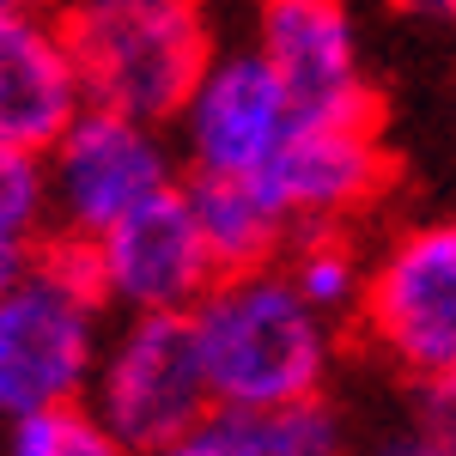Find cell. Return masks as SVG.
Instances as JSON below:
<instances>
[{
	"label": "cell",
	"instance_id": "obj_1",
	"mask_svg": "<svg viewBox=\"0 0 456 456\" xmlns=\"http://www.w3.org/2000/svg\"><path fill=\"white\" fill-rule=\"evenodd\" d=\"M189 322L213 402H244V408L322 395L341 353L335 316L305 305L281 262L219 274L189 311Z\"/></svg>",
	"mask_w": 456,
	"mask_h": 456
},
{
	"label": "cell",
	"instance_id": "obj_2",
	"mask_svg": "<svg viewBox=\"0 0 456 456\" xmlns=\"http://www.w3.org/2000/svg\"><path fill=\"white\" fill-rule=\"evenodd\" d=\"M104 316L110 305L92 281L86 244L55 238L31 249L19 281L0 292V420L86 402L110 341Z\"/></svg>",
	"mask_w": 456,
	"mask_h": 456
},
{
	"label": "cell",
	"instance_id": "obj_3",
	"mask_svg": "<svg viewBox=\"0 0 456 456\" xmlns=\"http://www.w3.org/2000/svg\"><path fill=\"white\" fill-rule=\"evenodd\" d=\"M73 49L86 73V104L122 110L171 128L183 98L213 61V25L201 0H152L116 12H73Z\"/></svg>",
	"mask_w": 456,
	"mask_h": 456
},
{
	"label": "cell",
	"instance_id": "obj_4",
	"mask_svg": "<svg viewBox=\"0 0 456 456\" xmlns=\"http://www.w3.org/2000/svg\"><path fill=\"white\" fill-rule=\"evenodd\" d=\"M176 183H183V159H176L171 128L104 104H86L61 128V141L43 152L49 225L68 244L104 238L116 219H128Z\"/></svg>",
	"mask_w": 456,
	"mask_h": 456
},
{
	"label": "cell",
	"instance_id": "obj_5",
	"mask_svg": "<svg viewBox=\"0 0 456 456\" xmlns=\"http://www.w3.org/2000/svg\"><path fill=\"white\" fill-rule=\"evenodd\" d=\"M86 402L98 420L122 438L128 456H165L213 408L201 347L189 311H146L122 316L110 329Z\"/></svg>",
	"mask_w": 456,
	"mask_h": 456
},
{
	"label": "cell",
	"instance_id": "obj_6",
	"mask_svg": "<svg viewBox=\"0 0 456 456\" xmlns=\"http://www.w3.org/2000/svg\"><path fill=\"white\" fill-rule=\"evenodd\" d=\"M359 329L414 384L456 371V219L402 225L371 256Z\"/></svg>",
	"mask_w": 456,
	"mask_h": 456
},
{
	"label": "cell",
	"instance_id": "obj_7",
	"mask_svg": "<svg viewBox=\"0 0 456 456\" xmlns=\"http://www.w3.org/2000/svg\"><path fill=\"white\" fill-rule=\"evenodd\" d=\"M292 122L298 104L281 86V73L249 43H232V49H213V61L201 68L195 92L171 122V141L189 176H256L268 171Z\"/></svg>",
	"mask_w": 456,
	"mask_h": 456
},
{
	"label": "cell",
	"instance_id": "obj_8",
	"mask_svg": "<svg viewBox=\"0 0 456 456\" xmlns=\"http://www.w3.org/2000/svg\"><path fill=\"white\" fill-rule=\"evenodd\" d=\"M86 262H92V281L104 292V305L122 316L195 311L201 292L219 281V262H213L208 238L195 225V208H189L183 183L152 195L128 219H116L104 238H92Z\"/></svg>",
	"mask_w": 456,
	"mask_h": 456
},
{
	"label": "cell",
	"instance_id": "obj_9",
	"mask_svg": "<svg viewBox=\"0 0 456 456\" xmlns=\"http://www.w3.org/2000/svg\"><path fill=\"white\" fill-rule=\"evenodd\" d=\"M256 183L274 195L292 232L347 225L389 189V146L378 134V110L359 116H298L281 152Z\"/></svg>",
	"mask_w": 456,
	"mask_h": 456
},
{
	"label": "cell",
	"instance_id": "obj_10",
	"mask_svg": "<svg viewBox=\"0 0 456 456\" xmlns=\"http://www.w3.org/2000/svg\"><path fill=\"white\" fill-rule=\"evenodd\" d=\"M249 49L281 73L298 116L378 110L347 0H249Z\"/></svg>",
	"mask_w": 456,
	"mask_h": 456
},
{
	"label": "cell",
	"instance_id": "obj_11",
	"mask_svg": "<svg viewBox=\"0 0 456 456\" xmlns=\"http://www.w3.org/2000/svg\"><path fill=\"white\" fill-rule=\"evenodd\" d=\"M86 110L73 25L37 0H0V141L49 152Z\"/></svg>",
	"mask_w": 456,
	"mask_h": 456
},
{
	"label": "cell",
	"instance_id": "obj_12",
	"mask_svg": "<svg viewBox=\"0 0 456 456\" xmlns=\"http://www.w3.org/2000/svg\"><path fill=\"white\" fill-rule=\"evenodd\" d=\"M165 456H347V426L322 395L268 408L213 402Z\"/></svg>",
	"mask_w": 456,
	"mask_h": 456
},
{
	"label": "cell",
	"instance_id": "obj_13",
	"mask_svg": "<svg viewBox=\"0 0 456 456\" xmlns=\"http://www.w3.org/2000/svg\"><path fill=\"white\" fill-rule=\"evenodd\" d=\"M183 189H189L195 225L208 238L219 274L281 262V249L292 244V219L274 208V195L256 176H189Z\"/></svg>",
	"mask_w": 456,
	"mask_h": 456
},
{
	"label": "cell",
	"instance_id": "obj_14",
	"mask_svg": "<svg viewBox=\"0 0 456 456\" xmlns=\"http://www.w3.org/2000/svg\"><path fill=\"white\" fill-rule=\"evenodd\" d=\"M286 281L298 286V298L316 305L322 316H359L365 281H371V256H359V244L347 238V225H311L292 232V244L281 249Z\"/></svg>",
	"mask_w": 456,
	"mask_h": 456
},
{
	"label": "cell",
	"instance_id": "obj_15",
	"mask_svg": "<svg viewBox=\"0 0 456 456\" xmlns=\"http://www.w3.org/2000/svg\"><path fill=\"white\" fill-rule=\"evenodd\" d=\"M0 456H128V451L98 420L92 402H55V408H37V414H12Z\"/></svg>",
	"mask_w": 456,
	"mask_h": 456
},
{
	"label": "cell",
	"instance_id": "obj_16",
	"mask_svg": "<svg viewBox=\"0 0 456 456\" xmlns=\"http://www.w3.org/2000/svg\"><path fill=\"white\" fill-rule=\"evenodd\" d=\"M49 225V189H43V152L0 141V232L37 238Z\"/></svg>",
	"mask_w": 456,
	"mask_h": 456
},
{
	"label": "cell",
	"instance_id": "obj_17",
	"mask_svg": "<svg viewBox=\"0 0 456 456\" xmlns=\"http://www.w3.org/2000/svg\"><path fill=\"white\" fill-rule=\"evenodd\" d=\"M420 395H414V438H426L432 451L456 456V371H438V378H420Z\"/></svg>",
	"mask_w": 456,
	"mask_h": 456
},
{
	"label": "cell",
	"instance_id": "obj_18",
	"mask_svg": "<svg viewBox=\"0 0 456 456\" xmlns=\"http://www.w3.org/2000/svg\"><path fill=\"white\" fill-rule=\"evenodd\" d=\"M414 25H432V31H456V0H395Z\"/></svg>",
	"mask_w": 456,
	"mask_h": 456
},
{
	"label": "cell",
	"instance_id": "obj_19",
	"mask_svg": "<svg viewBox=\"0 0 456 456\" xmlns=\"http://www.w3.org/2000/svg\"><path fill=\"white\" fill-rule=\"evenodd\" d=\"M31 249H37V238H19V232H0V292L19 281V268L31 262Z\"/></svg>",
	"mask_w": 456,
	"mask_h": 456
},
{
	"label": "cell",
	"instance_id": "obj_20",
	"mask_svg": "<svg viewBox=\"0 0 456 456\" xmlns=\"http://www.w3.org/2000/svg\"><path fill=\"white\" fill-rule=\"evenodd\" d=\"M61 6L73 19V12H116V6H152V0H61Z\"/></svg>",
	"mask_w": 456,
	"mask_h": 456
},
{
	"label": "cell",
	"instance_id": "obj_21",
	"mask_svg": "<svg viewBox=\"0 0 456 456\" xmlns=\"http://www.w3.org/2000/svg\"><path fill=\"white\" fill-rule=\"evenodd\" d=\"M384 456H444V451H432L426 438H414V444H395V451H384Z\"/></svg>",
	"mask_w": 456,
	"mask_h": 456
}]
</instances>
